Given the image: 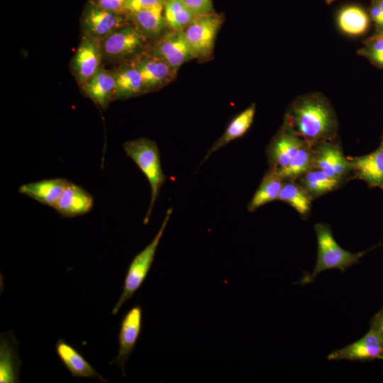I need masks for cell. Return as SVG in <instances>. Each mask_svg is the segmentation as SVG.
<instances>
[{"instance_id": "8992f818", "label": "cell", "mask_w": 383, "mask_h": 383, "mask_svg": "<svg viewBox=\"0 0 383 383\" xmlns=\"http://www.w3.org/2000/svg\"><path fill=\"white\" fill-rule=\"evenodd\" d=\"M147 40L134 26H126L101 41L104 60L115 62L131 60L145 50Z\"/></svg>"}, {"instance_id": "3957f363", "label": "cell", "mask_w": 383, "mask_h": 383, "mask_svg": "<svg viewBox=\"0 0 383 383\" xmlns=\"http://www.w3.org/2000/svg\"><path fill=\"white\" fill-rule=\"evenodd\" d=\"M123 148L126 155L137 165L146 177L150 187V205L144 218L148 223L160 189L165 181L160 151L157 143L147 138H140L123 143Z\"/></svg>"}, {"instance_id": "cb8c5ba5", "label": "cell", "mask_w": 383, "mask_h": 383, "mask_svg": "<svg viewBox=\"0 0 383 383\" xmlns=\"http://www.w3.org/2000/svg\"><path fill=\"white\" fill-rule=\"evenodd\" d=\"M284 180L273 170L265 174L260 184L248 206L250 212L274 200L278 199Z\"/></svg>"}, {"instance_id": "5bb4252c", "label": "cell", "mask_w": 383, "mask_h": 383, "mask_svg": "<svg viewBox=\"0 0 383 383\" xmlns=\"http://www.w3.org/2000/svg\"><path fill=\"white\" fill-rule=\"evenodd\" d=\"M306 143L284 125L267 148L270 169L278 172L285 167Z\"/></svg>"}, {"instance_id": "f1b7e54d", "label": "cell", "mask_w": 383, "mask_h": 383, "mask_svg": "<svg viewBox=\"0 0 383 383\" xmlns=\"http://www.w3.org/2000/svg\"><path fill=\"white\" fill-rule=\"evenodd\" d=\"M312 168V148L306 143L285 167L276 172L284 181H295Z\"/></svg>"}, {"instance_id": "83f0119b", "label": "cell", "mask_w": 383, "mask_h": 383, "mask_svg": "<svg viewBox=\"0 0 383 383\" xmlns=\"http://www.w3.org/2000/svg\"><path fill=\"white\" fill-rule=\"evenodd\" d=\"M278 199L292 206L301 216H306L311 209V197L294 181H284Z\"/></svg>"}, {"instance_id": "836d02e7", "label": "cell", "mask_w": 383, "mask_h": 383, "mask_svg": "<svg viewBox=\"0 0 383 383\" xmlns=\"http://www.w3.org/2000/svg\"><path fill=\"white\" fill-rule=\"evenodd\" d=\"M370 329L375 331L383 339V306L372 318Z\"/></svg>"}, {"instance_id": "f546056e", "label": "cell", "mask_w": 383, "mask_h": 383, "mask_svg": "<svg viewBox=\"0 0 383 383\" xmlns=\"http://www.w3.org/2000/svg\"><path fill=\"white\" fill-rule=\"evenodd\" d=\"M358 53L368 59L374 65L383 69V33L377 32L366 39Z\"/></svg>"}, {"instance_id": "4fadbf2b", "label": "cell", "mask_w": 383, "mask_h": 383, "mask_svg": "<svg viewBox=\"0 0 383 383\" xmlns=\"http://www.w3.org/2000/svg\"><path fill=\"white\" fill-rule=\"evenodd\" d=\"M331 360L372 361L383 359V339L373 330L361 338L340 349L332 351L327 357Z\"/></svg>"}, {"instance_id": "1f68e13d", "label": "cell", "mask_w": 383, "mask_h": 383, "mask_svg": "<svg viewBox=\"0 0 383 383\" xmlns=\"http://www.w3.org/2000/svg\"><path fill=\"white\" fill-rule=\"evenodd\" d=\"M196 15L214 12L212 0H182Z\"/></svg>"}, {"instance_id": "44dd1931", "label": "cell", "mask_w": 383, "mask_h": 383, "mask_svg": "<svg viewBox=\"0 0 383 383\" xmlns=\"http://www.w3.org/2000/svg\"><path fill=\"white\" fill-rule=\"evenodd\" d=\"M165 4L127 13L131 24L147 40L160 37L167 27L164 17Z\"/></svg>"}, {"instance_id": "ffe728a7", "label": "cell", "mask_w": 383, "mask_h": 383, "mask_svg": "<svg viewBox=\"0 0 383 383\" xmlns=\"http://www.w3.org/2000/svg\"><path fill=\"white\" fill-rule=\"evenodd\" d=\"M113 70L116 81L114 100L144 94L140 74L132 60L120 62Z\"/></svg>"}, {"instance_id": "5b68a950", "label": "cell", "mask_w": 383, "mask_h": 383, "mask_svg": "<svg viewBox=\"0 0 383 383\" xmlns=\"http://www.w3.org/2000/svg\"><path fill=\"white\" fill-rule=\"evenodd\" d=\"M223 21V16L215 12L198 15L183 30L195 58L208 59L212 55Z\"/></svg>"}, {"instance_id": "9c48e42d", "label": "cell", "mask_w": 383, "mask_h": 383, "mask_svg": "<svg viewBox=\"0 0 383 383\" xmlns=\"http://www.w3.org/2000/svg\"><path fill=\"white\" fill-rule=\"evenodd\" d=\"M145 49L162 59L177 71L184 62L195 58L183 30H171L161 35L151 46Z\"/></svg>"}, {"instance_id": "30bf717a", "label": "cell", "mask_w": 383, "mask_h": 383, "mask_svg": "<svg viewBox=\"0 0 383 383\" xmlns=\"http://www.w3.org/2000/svg\"><path fill=\"white\" fill-rule=\"evenodd\" d=\"M131 60L140 74L145 93L163 87L176 76L177 70L145 48Z\"/></svg>"}, {"instance_id": "7402d4cb", "label": "cell", "mask_w": 383, "mask_h": 383, "mask_svg": "<svg viewBox=\"0 0 383 383\" xmlns=\"http://www.w3.org/2000/svg\"><path fill=\"white\" fill-rule=\"evenodd\" d=\"M69 181L53 178L30 182L20 186L18 192L40 204L54 207Z\"/></svg>"}, {"instance_id": "d4e9b609", "label": "cell", "mask_w": 383, "mask_h": 383, "mask_svg": "<svg viewBox=\"0 0 383 383\" xmlns=\"http://www.w3.org/2000/svg\"><path fill=\"white\" fill-rule=\"evenodd\" d=\"M298 179L297 183L305 189L311 199L335 189L340 186L341 182L316 168L309 170Z\"/></svg>"}, {"instance_id": "e575fe53", "label": "cell", "mask_w": 383, "mask_h": 383, "mask_svg": "<svg viewBox=\"0 0 383 383\" xmlns=\"http://www.w3.org/2000/svg\"><path fill=\"white\" fill-rule=\"evenodd\" d=\"M379 6L382 11L383 12V0H374Z\"/></svg>"}, {"instance_id": "ba28073f", "label": "cell", "mask_w": 383, "mask_h": 383, "mask_svg": "<svg viewBox=\"0 0 383 383\" xmlns=\"http://www.w3.org/2000/svg\"><path fill=\"white\" fill-rule=\"evenodd\" d=\"M104 60L101 41L82 35L71 63V72L81 87L102 67Z\"/></svg>"}, {"instance_id": "d590c367", "label": "cell", "mask_w": 383, "mask_h": 383, "mask_svg": "<svg viewBox=\"0 0 383 383\" xmlns=\"http://www.w3.org/2000/svg\"><path fill=\"white\" fill-rule=\"evenodd\" d=\"M328 3L332 2L333 0H326Z\"/></svg>"}, {"instance_id": "74e56055", "label": "cell", "mask_w": 383, "mask_h": 383, "mask_svg": "<svg viewBox=\"0 0 383 383\" xmlns=\"http://www.w3.org/2000/svg\"><path fill=\"white\" fill-rule=\"evenodd\" d=\"M382 33H383V31Z\"/></svg>"}, {"instance_id": "e0dca14e", "label": "cell", "mask_w": 383, "mask_h": 383, "mask_svg": "<svg viewBox=\"0 0 383 383\" xmlns=\"http://www.w3.org/2000/svg\"><path fill=\"white\" fill-rule=\"evenodd\" d=\"M19 342L12 330L0 335V382H20L19 372L22 362L18 356Z\"/></svg>"}, {"instance_id": "603a6c76", "label": "cell", "mask_w": 383, "mask_h": 383, "mask_svg": "<svg viewBox=\"0 0 383 383\" xmlns=\"http://www.w3.org/2000/svg\"><path fill=\"white\" fill-rule=\"evenodd\" d=\"M255 114V104H252L236 116L228 124L224 133L207 151L201 164L204 163L212 153L233 140L243 136L252 123Z\"/></svg>"}, {"instance_id": "ac0fdd59", "label": "cell", "mask_w": 383, "mask_h": 383, "mask_svg": "<svg viewBox=\"0 0 383 383\" xmlns=\"http://www.w3.org/2000/svg\"><path fill=\"white\" fill-rule=\"evenodd\" d=\"M353 178L365 181L371 187L383 189V147L350 160Z\"/></svg>"}, {"instance_id": "4316f807", "label": "cell", "mask_w": 383, "mask_h": 383, "mask_svg": "<svg viewBox=\"0 0 383 383\" xmlns=\"http://www.w3.org/2000/svg\"><path fill=\"white\" fill-rule=\"evenodd\" d=\"M196 16L182 0L165 1L164 17L170 30H184Z\"/></svg>"}, {"instance_id": "52a82bcc", "label": "cell", "mask_w": 383, "mask_h": 383, "mask_svg": "<svg viewBox=\"0 0 383 383\" xmlns=\"http://www.w3.org/2000/svg\"><path fill=\"white\" fill-rule=\"evenodd\" d=\"M131 24L127 14L97 7L89 1L81 17L82 35L101 41L114 31Z\"/></svg>"}, {"instance_id": "8fae6325", "label": "cell", "mask_w": 383, "mask_h": 383, "mask_svg": "<svg viewBox=\"0 0 383 383\" xmlns=\"http://www.w3.org/2000/svg\"><path fill=\"white\" fill-rule=\"evenodd\" d=\"M143 325V309L140 305H135L123 316L118 333V352L109 365H116L126 377V365L130 355L133 352L140 337Z\"/></svg>"}, {"instance_id": "7a4b0ae2", "label": "cell", "mask_w": 383, "mask_h": 383, "mask_svg": "<svg viewBox=\"0 0 383 383\" xmlns=\"http://www.w3.org/2000/svg\"><path fill=\"white\" fill-rule=\"evenodd\" d=\"M317 239L316 262L311 273H306L299 283L305 284L314 282L322 272L338 269L344 272L348 268L358 263L359 260L370 250L351 252L342 248L335 240L331 226L326 223L314 225Z\"/></svg>"}, {"instance_id": "6da1fadb", "label": "cell", "mask_w": 383, "mask_h": 383, "mask_svg": "<svg viewBox=\"0 0 383 383\" xmlns=\"http://www.w3.org/2000/svg\"><path fill=\"white\" fill-rule=\"evenodd\" d=\"M284 125L311 147L321 141L333 140L337 130L332 107L317 94L296 99L287 112Z\"/></svg>"}, {"instance_id": "277c9868", "label": "cell", "mask_w": 383, "mask_h": 383, "mask_svg": "<svg viewBox=\"0 0 383 383\" xmlns=\"http://www.w3.org/2000/svg\"><path fill=\"white\" fill-rule=\"evenodd\" d=\"M172 212L171 208L167 211L162 225L152 240L131 260L125 276L122 293L111 310V314L116 315L123 304L134 295L145 280Z\"/></svg>"}, {"instance_id": "484cf974", "label": "cell", "mask_w": 383, "mask_h": 383, "mask_svg": "<svg viewBox=\"0 0 383 383\" xmlns=\"http://www.w3.org/2000/svg\"><path fill=\"white\" fill-rule=\"evenodd\" d=\"M340 29L349 35H360L366 32L370 24V18L366 11L355 5L343 8L338 15Z\"/></svg>"}, {"instance_id": "4dcf8cb0", "label": "cell", "mask_w": 383, "mask_h": 383, "mask_svg": "<svg viewBox=\"0 0 383 383\" xmlns=\"http://www.w3.org/2000/svg\"><path fill=\"white\" fill-rule=\"evenodd\" d=\"M126 0H89L90 3L103 9L117 13L126 14L125 3Z\"/></svg>"}, {"instance_id": "9a60e30c", "label": "cell", "mask_w": 383, "mask_h": 383, "mask_svg": "<svg viewBox=\"0 0 383 383\" xmlns=\"http://www.w3.org/2000/svg\"><path fill=\"white\" fill-rule=\"evenodd\" d=\"M93 196L82 187L69 182L53 209L64 218H74L90 212Z\"/></svg>"}, {"instance_id": "7c38bea8", "label": "cell", "mask_w": 383, "mask_h": 383, "mask_svg": "<svg viewBox=\"0 0 383 383\" xmlns=\"http://www.w3.org/2000/svg\"><path fill=\"white\" fill-rule=\"evenodd\" d=\"M311 148L313 168L341 181L352 171L350 160L343 155L334 140L321 141Z\"/></svg>"}, {"instance_id": "8d00e7d4", "label": "cell", "mask_w": 383, "mask_h": 383, "mask_svg": "<svg viewBox=\"0 0 383 383\" xmlns=\"http://www.w3.org/2000/svg\"><path fill=\"white\" fill-rule=\"evenodd\" d=\"M380 145L383 147V137H382V143H381Z\"/></svg>"}, {"instance_id": "d6a6232c", "label": "cell", "mask_w": 383, "mask_h": 383, "mask_svg": "<svg viewBox=\"0 0 383 383\" xmlns=\"http://www.w3.org/2000/svg\"><path fill=\"white\" fill-rule=\"evenodd\" d=\"M166 0H126L125 10L126 14L150 8L158 4H165Z\"/></svg>"}, {"instance_id": "d6986e66", "label": "cell", "mask_w": 383, "mask_h": 383, "mask_svg": "<svg viewBox=\"0 0 383 383\" xmlns=\"http://www.w3.org/2000/svg\"><path fill=\"white\" fill-rule=\"evenodd\" d=\"M80 88L96 105L103 109H106L110 101L114 100L116 81L113 70H107L102 66Z\"/></svg>"}, {"instance_id": "2e32d148", "label": "cell", "mask_w": 383, "mask_h": 383, "mask_svg": "<svg viewBox=\"0 0 383 383\" xmlns=\"http://www.w3.org/2000/svg\"><path fill=\"white\" fill-rule=\"evenodd\" d=\"M57 355L73 377L91 378L108 382L72 344L59 338L55 344Z\"/></svg>"}]
</instances>
